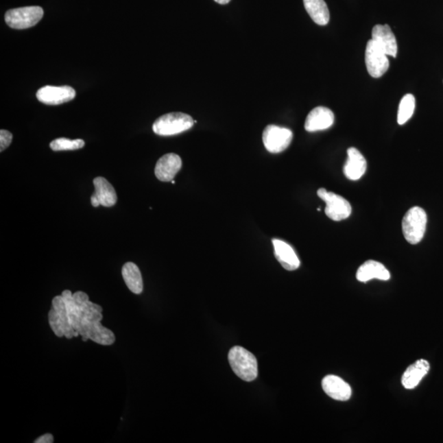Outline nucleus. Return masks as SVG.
I'll list each match as a JSON object with an SVG mask.
<instances>
[{
  "label": "nucleus",
  "instance_id": "nucleus-1",
  "mask_svg": "<svg viewBox=\"0 0 443 443\" xmlns=\"http://www.w3.org/2000/svg\"><path fill=\"white\" fill-rule=\"evenodd\" d=\"M230 366L238 377L246 382L254 381L258 375L256 357L241 346H234L228 354Z\"/></svg>",
  "mask_w": 443,
  "mask_h": 443
},
{
  "label": "nucleus",
  "instance_id": "nucleus-2",
  "mask_svg": "<svg viewBox=\"0 0 443 443\" xmlns=\"http://www.w3.org/2000/svg\"><path fill=\"white\" fill-rule=\"evenodd\" d=\"M190 115L170 112L158 118L153 124V131L158 136H169L189 130L195 124Z\"/></svg>",
  "mask_w": 443,
  "mask_h": 443
},
{
  "label": "nucleus",
  "instance_id": "nucleus-3",
  "mask_svg": "<svg viewBox=\"0 0 443 443\" xmlns=\"http://www.w3.org/2000/svg\"><path fill=\"white\" fill-rule=\"evenodd\" d=\"M428 217L420 207L409 208L403 220V232L409 243L416 245L423 239L427 227Z\"/></svg>",
  "mask_w": 443,
  "mask_h": 443
},
{
  "label": "nucleus",
  "instance_id": "nucleus-4",
  "mask_svg": "<svg viewBox=\"0 0 443 443\" xmlns=\"http://www.w3.org/2000/svg\"><path fill=\"white\" fill-rule=\"evenodd\" d=\"M43 16V8L39 6L19 8L6 12L5 22L11 28L23 30L36 26Z\"/></svg>",
  "mask_w": 443,
  "mask_h": 443
},
{
  "label": "nucleus",
  "instance_id": "nucleus-5",
  "mask_svg": "<svg viewBox=\"0 0 443 443\" xmlns=\"http://www.w3.org/2000/svg\"><path fill=\"white\" fill-rule=\"evenodd\" d=\"M317 195L325 202V214L330 219L342 221L349 218L352 214V206L342 196L329 192L324 188L318 190Z\"/></svg>",
  "mask_w": 443,
  "mask_h": 443
},
{
  "label": "nucleus",
  "instance_id": "nucleus-6",
  "mask_svg": "<svg viewBox=\"0 0 443 443\" xmlns=\"http://www.w3.org/2000/svg\"><path fill=\"white\" fill-rule=\"evenodd\" d=\"M294 138V133L290 129L269 125L263 132V143L267 152L278 154L284 152Z\"/></svg>",
  "mask_w": 443,
  "mask_h": 443
},
{
  "label": "nucleus",
  "instance_id": "nucleus-7",
  "mask_svg": "<svg viewBox=\"0 0 443 443\" xmlns=\"http://www.w3.org/2000/svg\"><path fill=\"white\" fill-rule=\"evenodd\" d=\"M366 64L368 73L374 78L381 77L390 68V60L385 53L373 40L368 41L366 50Z\"/></svg>",
  "mask_w": 443,
  "mask_h": 443
},
{
  "label": "nucleus",
  "instance_id": "nucleus-8",
  "mask_svg": "<svg viewBox=\"0 0 443 443\" xmlns=\"http://www.w3.org/2000/svg\"><path fill=\"white\" fill-rule=\"evenodd\" d=\"M76 96V91L69 86L41 87L37 91L36 97L39 101L48 106H58L71 101Z\"/></svg>",
  "mask_w": 443,
  "mask_h": 443
},
{
  "label": "nucleus",
  "instance_id": "nucleus-9",
  "mask_svg": "<svg viewBox=\"0 0 443 443\" xmlns=\"http://www.w3.org/2000/svg\"><path fill=\"white\" fill-rule=\"evenodd\" d=\"M182 158L178 154H167L158 160L154 173L160 181L171 182L182 169Z\"/></svg>",
  "mask_w": 443,
  "mask_h": 443
},
{
  "label": "nucleus",
  "instance_id": "nucleus-10",
  "mask_svg": "<svg viewBox=\"0 0 443 443\" xmlns=\"http://www.w3.org/2000/svg\"><path fill=\"white\" fill-rule=\"evenodd\" d=\"M334 119L335 117L328 108L316 107L308 115L304 129L309 132L324 131L333 126Z\"/></svg>",
  "mask_w": 443,
  "mask_h": 443
},
{
  "label": "nucleus",
  "instance_id": "nucleus-11",
  "mask_svg": "<svg viewBox=\"0 0 443 443\" xmlns=\"http://www.w3.org/2000/svg\"><path fill=\"white\" fill-rule=\"evenodd\" d=\"M372 40L387 56L396 57L398 43L394 32L388 25H376L372 31Z\"/></svg>",
  "mask_w": 443,
  "mask_h": 443
},
{
  "label": "nucleus",
  "instance_id": "nucleus-12",
  "mask_svg": "<svg viewBox=\"0 0 443 443\" xmlns=\"http://www.w3.org/2000/svg\"><path fill=\"white\" fill-rule=\"evenodd\" d=\"M322 387L325 394L334 400L345 401L352 396V388L338 376H326L322 381Z\"/></svg>",
  "mask_w": 443,
  "mask_h": 443
},
{
  "label": "nucleus",
  "instance_id": "nucleus-13",
  "mask_svg": "<svg viewBox=\"0 0 443 443\" xmlns=\"http://www.w3.org/2000/svg\"><path fill=\"white\" fill-rule=\"evenodd\" d=\"M348 160L344 168L346 178L350 181H357L361 179L367 169V162L363 154L357 148H349L348 150Z\"/></svg>",
  "mask_w": 443,
  "mask_h": 443
},
{
  "label": "nucleus",
  "instance_id": "nucleus-14",
  "mask_svg": "<svg viewBox=\"0 0 443 443\" xmlns=\"http://www.w3.org/2000/svg\"><path fill=\"white\" fill-rule=\"evenodd\" d=\"M274 254L276 259L288 271L298 270L300 261L294 248L287 242L278 239H273Z\"/></svg>",
  "mask_w": 443,
  "mask_h": 443
},
{
  "label": "nucleus",
  "instance_id": "nucleus-15",
  "mask_svg": "<svg viewBox=\"0 0 443 443\" xmlns=\"http://www.w3.org/2000/svg\"><path fill=\"white\" fill-rule=\"evenodd\" d=\"M391 277L390 271L381 263L374 261H368L359 267L357 273L358 281L369 282L371 279H380L387 281Z\"/></svg>",
  "mask_w": 443,
  "mask_h": 443
},
{
  "label": "nucleus",
  "instance_id": "nucleus-16",
  "mask_svg": "<svg viewBox=\"0 0 443 443\" xmlns=\"http://www.w3.org/2000/svg\"><path fill=\"white\" fill-rule=\"evenodd\" d=\"M429 363L425 359H419L409 366L401 378V383L407 390H414L419 385L421 380L428 374Z\"/></svg>",
  "mask_w": 443,
  "mask_h": 443
},
{
  "label": "nucleus",
  "instance_id": "nucleus-17",
  "mask_svg": "<svg viewBox=\"0 0 443 443\" xmlns=\"http://www.w3.org/2000/svg\"><path fill=\"white\" fill-rule=\"evenodd\" d=\"M95 195L97 196L100 204L104 207L114 206L117 203V194L114 187L102 177L95 178L93 181Z\"/></svg>",
  "mask_w": 443,
  "mask_h": 443
},
{
  "label": "nucleus",
  "instance_id": "nucleus-18",
  "mask_svg": "<svg viewBox=\"0 0 443 443\" xmlns=\"http://www.w3.org/2000/svg\"><path fill=\"white\" fill-rule=\"evenodd\" d=\"M123 278L128 289L134 294L139 295L143 291V280L139 267L132 262H128L123 267Z\"/></svg>",
  "mask_w": 443,
  "mask_h": 443
},
{
  "label": "nucleus",
  "instance_id": "nucleus-19",
  "mask_svg": "<svg viewBox=\"0 0 443 443\" xmlns=\"http://www.w3.org/2000/svg\"><path fill=\"white\" fill-rule=\"evenodd\" d=\"M303 2L313 22L320 26H325L329 23V10L324 0H303Z\"/></svg>",
  "mask_w": 443,
  "mask_h": 443
},
{
  "label": "nucleus",
  "instance_id": "nucleus-20",
  "mask_svg": "<svg viewBox=\"0 0 443 443\" xmlns=\"http://www.w3.org/2000/svg\"><path fill=\"white\" fill-rule=\"evenodd\" d=\"M52 306L60 317L62 327H64V337L68 339H71L73 337L80 335L79 333L75 331L70 324L68 311H67L64 299L62 295L57 296L53 299Z\"/></svg>",
  "mask_w": 443,
  "mask_h": 443
},
{
  "label": "nucleus",
  "instance_id": "nucleus-21",
  "mask_svg": "<svg viewBox=\"0 0 443 443\" xmlns=\"http://www.w3.org/2000/svg\"><path fill=\"white\" fill-rule=\"evenodd\" d=\"M416 108V99L411 94H407L404 96L400 100L398 114V123L400 125H403L408 122L409 119L411 118Z\"/></svg>",
  "mask_w": 443,
  "mask_h": 443
},
{
  "label": "nucleus",
  "instance_id": "nucleus-22",
  "mask_svg": "<svg viewBox=\"0 0 443 443\" xmlns=\"http://www.w3.org/2000/svg\"><path fill=\"white\" fill-rule=\"evenodd\" d=\"M84 145L85 141L82 139L69 140L64 137L53 140L49 145L53 152L79 149L84 147Z\"/></svg>",
  "mask_w": 443,
  "mask_h": 443
},
{
  "label": "nucleus",
  "instance_id": "nucleus-23",
  "mask_svg": "<svg viewBox=\"0 0 443 443\" xmlns=\"http://www.w3.org/2000/svg\"><path fill=\"white\" fill-rule=\"evenodd\" d=\"M49 322L53 332L58 337H64V327L60 315L53 308L49 312Z\"/></svg>",
  "mask_w": 443,
  "mask_h": 443
},
{
  "label": "nucleus",
  "instance_id": "nucleus-24",
  "mask_svg": "<svg viewBox=\"0 0 443 443\" xmlns=\"http://www.w3.org/2000/svg\"><path fill=\"white\" fill-rule=\"evenodd\" d=\"M12 141V134L7 130L2 129L0 131V152H3L10 145Z\"/></svg>",
  "mask_w": 443,
  "mask_h": 443
},
{
  "label": "nucleus",
  "instance_id": "nucleus-25",
  "mask_svg": "<svg viewBox=\"0 0 443 443\" xmlns=\"http://www.w3.org/2000/svg\"><path fill=\"white\" fill-rule=\"evenodd\" d=\"M36 443H52L53 442V437L52 434L46 433L45 435L41 436L35 441Z\"/></svg>",
  "mask_w": 443,
  "mask_h": 443
},
{
  "label": "nucleus",
  "instance_id": "nucleus-26",
  "mask_svg": "<svg viewBox=\"0 0 443 443\" xmlns=\"http://www.w3.org/2000/svg\"><path fill=\"white\" fill-rule=\"evenodd\" d=\"M91 200V204L94 207H98L99 206H100L99 200L97 198V196H96L95 194L92 195Z\"/></svg>",
  "mask_w": 443,
  "mask_h": 443
},
{
  "label": "nucleus",
  "instance_id": "nucleus-27",
  "mask_svg": "<svg viewBox=\"0 0 443 443\" xmlns=\"http://www.w3.org/2000/svg\"><path fill=\"white\" fill-rule=\"evenodd\" d=\"M215 1L216 3H219V4H227V3H228L230 1H231V0H215Z\"/></svg>",
  "mask_w": 443,
  "mask_h": 443
}]
</instances>
